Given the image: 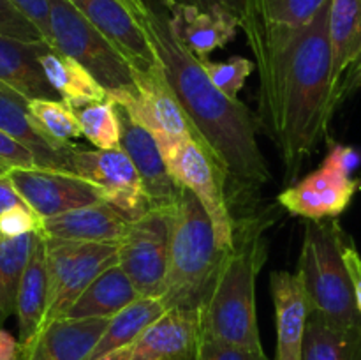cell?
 <instances>
[{
  "mask_svg": "<svg viewBox=\"0 0 361 360\" xmlns=\"http://www.w3.org/2000/svg\"><path fill=\"white\" fill-rule=\"evenodd\" d=\"M328 20L330 0L302 27L240 25L259 73L257 124L274 141L288 180L296 179L335 113Z\"/></svg>",
  "mask_w": 361,
  "mask_h": 360,
  "instance_id": "cell-1",
  "label": "cell"
},
{
  "mask_svg": "<svg viewBox=\"0 0 361 360\" xmlns=\"http://www.w3.org/2000/svg\"><path fill=\"white\" fill-rule=\"evenodd\" d=\"M166 78L189 116L197 140L214 157L226 179L252 189L270 182L268 162L257 145V120L240 99L222 94L194 56L173 34L164 6H148L141 20Z\"/></svg>",
  "mask_w": 361,
  "mask_h": 360,
  "instance_id": "cell-2",
  "label": "cell"
},
{
  "mask_svg": "<svg viewBox=\"0 0 361 360\" xmlns=\"http://www.w3.org/2000/svg\"><path fill=\"white\" fill-rule=\"evenodd\" d=\"M264 224L247 221L235 233L201 311V334L215 341L263 352L256 314V277L267 260Z\"/></svg>",
  "mask_w": 361,
  "mask_h": 360,
  "instance_id": "cell-3",
  "label": "cell"
},
{
  "mask_svg": "<svg viewBox=\"0 0 361 360\" xmlns=\"http://www.w3.org/2000/svg\"><path fill=\"white\" fill-rule=\"evenodd\" d=\"M226 253L217 246L214 224L201 201L183 187L171 210L169 263L162 292L168 309H200Z\"/></svg>",
  "mask_w": 361,
  "mask_h": 360,
  "instance_id": "cell-4",
  "label": "cell"
},
{
  "mask_svg": "<svg viewBox=\"0 0 361 360\" xmlns=\"http://www.w3.org/2000/svg\"><path fill=\"white\" fill-rule=\"evenodd\" d=\"M344 229L337 221H309L303 235L298 274L305 284L310 309L341 328H361L351 279L342 258Z\"/></svg>",
  "mask_w": 361,
  "mask_h": 360,
  "instance_id": "cell-5",
  "label": "cell"
},
{
  "mask_svg": "<svg viewBox=\"0 0 361 360\" xmlns=\"http://www.w3.org/2000/svg\"><path fill=\"white\" fill-rule=\"evenodd\" d=\"M51 48L80 62L108 94L134 87L133 67L122 53L69 2H49Z\"/></svg>",
  "mask_w": 361,
  "mask_h": 360,
  "instance_id": "cell-6",
  "label": "cell"
},
{
  "mask_svg": "<svg viewBox=\"0 0 361 360\" xmlns=\"http://www.w3.org/2000/svg\"><path fill=\"white\" fill-rule=\"evenodd\" d=\"M46 239L48 307L42 328L66 316L92 281L118 263V244ZM41 328V330H42Z\"/></svg>",
  "mask_w": 361,
  "mask_h": 360,
  "instance_id": "cell-7",
  "label": "cell"
},
{
  "mask_svg": "<svg viewBox=\"0 0 361 360\" xmlns=\"http://www.w3.org/2000/svg\"><path fill=\"white\" fill-rule=\"evenodd\" d=\"M133 88L111 92L108 95L113 102L129 113L134 122L143 126L155 138L162 154L187 138L197 140L189 116L185 115L166 78L164 66L157 67L152 73L133 71Z\"/></svg>",
  "mask_w": 361,
  "mask_h": 360,
  "instance_id": "cell-8",
  "label": "cell"
},
{
  "mask_svg": "<svg viewBox=\"0 0 361 360\" xmlns=\"http://www.w3.org/2000/svg\"><path fill=\"white\" fill-rule=\"evenodd\" d=\"M166 164L180 187L196 194L214 224L217 246L229 251L235 246L236 226L226 194V175L203 145L194 138L176 143L164 154Z\"/></svg>",
  "mask_w": 361,
  "mask_h": 360,
  "instance_id": "cell-9",
  "label": "cell"
},
{
  "mask_svg": "<svg viewBox=\"0 0 361 360\" xmlns=\"http://www.w3.org/2000/svg\"><path fill=\"white\" fill-rule=\"evenodd\" d=\"M69 172L90 182L102 200L136 221L152 210L140 173L122 148L99 150L73 145L69 152Z\"/></svg>",
  "mask_w": 361,
  "mask_h": 360,
  "instance_id": "cell-10",
  "label": "cell"
},
{
  "mask_svg": "<svg viewBox=\"0 0 361 360\" xmlns=\"http://www.w3.org/2000/svg\"><path fill=\"white\" fill-rule=\"evenodd\" d=\"M175 207V205H173ZM171 210H150L130 222L118 244V265L140 296H162L169 263Z\"/></svg>",
  "mask_w": 361,
  "mask_h": 360,
  "instance_id": "cell-11",
  "label": "cell"
},
{
  "mask_svg": "<svg viewBox=\"0 0 361 360\" xmlns=\"http://www.w3.org/2000/svg\"><path fill=\"white\" fill-rule=\"evenodd\" d=\"M7 175L25 203L41 219L104 201L101 193L76 173L46 168H11Z\"/></svg>",
  "mask_w": 361,
  "mask_h": 360,
  "instance_id": "cell-12",
  "label": "cell"
},
{
  "mask_svg": "<svg viewBox=\"0 0 361 360\" xmlns=\"http://www.w3.org/2000/svg\"><path fill=\"white\" fill-rule=\"evenodd\" d=\"M129 62L133 71L152 73L162 66L141 21L120 0H69Z\"/></svg>",
  "mask_w": 361,
  "mask_h": 360,
  "instance_id": "cell-13",
  "label": "cell"
},
{
  "mask_svg": "<svg viewBox=\"0 0 361 360\" xmlns=\"http://www.w3.org/2000/svg\"><path fill=\"white\" fill-rule=\"evenodd\" d=\"M115 108L120 122V148L129 155L140 173L152 210H169L180 198L183 187L173 179L155 138L143 126L134 122L122 106L115 102Z\"/></svg>",
  "mask_w": 361,
  "mask_h": 360,
  "instance_id": "cell-14",
  "label": "cell"
},
{
  "mask_svg": "<svg viewBox=\"0 0 361 360\" xmlns=\"http://www.w3.org/2000/svg\"><path fill=\"white\" fill-rule=\"evenodd\" d=\"M360 182L321 164L316 172L279 194L277 201L289 214L309 221H323L341 215L351 203Z\"/></svg>",
  "mask_w": 361,
  "mask_h": 360,
  "instance_id": "cell-15",
  "label": "cell"
},
{
  "mask_svg": "<svg viewBox=\"0 0 361 360\" xmlns=\"http://www.w3.org/2000/svg\"><path fill=\"white\" fill-rule=\"evenodd\" d=\"M173 34L197 59L228 46L236 37L240 18L224 7L203 9L180 0H162Z\"/></svg>",
  "mask_w": 361,
  "mask_h": 360,
  "instance_id": "cell-16",
  "label": "cell"
},
{
  "mask_svg": "<svg viewBox=\"0 0 361 360\" xmlns=\"http://www.w3.org/2000/svg\"><path fill=\"white\" fill-rule=\"evenodd\" d=\"M201 311L173 307L133 344L130 360H197Z\"/></svg>",
  "mask_w": 361,
  "mask_h": 360,
  "instance_id": "cell-17",
  "label": "cell"
},
{
  "mask_svg": "<svg viewBox=\"0 0 361 360\" xmlns=\"http://www.w3.org/2000/svg\"><path fill=\"white\" fill-rule=\"evenodd\" d=\"M331 48V104L353 92L361 67V0H330L328 20Z\"/></svg>",
  "mask_w": 361,
  "mask_h": 360,
  "instance_id": "cell-18",
  "label": "cell"
},
{
  "mask_svg": "<svg viewBox=\"0 0 361 360\" xmlns=\"http://www.w3.org/2000/svg\"><path fill=\"white\" fill-rule=\"evenodd\" d=\"M277 348L275 360H302L303 337L310 313L305 284L298 272L275 270L270 275Z\"/></svg>",
  "mask_w": 361,
  "mask_h": 360,
  "instance_id": "cell-19",
  "label": "cell"
},
{
  "mask_svg": "<svg viewBox=\"0 0 361 360\" xmlns=\"http://www.w3.org/2000/svg\"><path fill=\"white\" fill-rule=\"evenodd\" d=\"M130 219L108 201L87 205L63 212L55 217L42 219L41 233L49 239L74 242L120 244L130 228Z\"/></svg>",
  "mask_w": 361,
  "mask_h": 360,
  "instance_id": "cell-20",
  "label": "cell"
},
{
  "mask_svg": "<svg viewBox=\"0 0 361 360\" xmlns=\"http://www.w3.org/2000/svg\"><path fill=\"white\" fill-rule=\"evenodd\" d=\"M109 320L111 318L55 320L21 349V360H87Z\"/></svg>",
  "mask_w": 361,
  "mask_h": 360,
  "instance_id": "cell-21",
  "label": "cell"
},
{
  "mask_svg": "<svg viewBox=\"0 0 361 360\" xmlns=\"http://www.w3.org/2000/svg\"><path fill=\"white\" fill-rule=\"evenodd\" d=\"M51 49L46 41H21L0 35V88L16 92L27 101L55 99L41 66V55Z\"/></svg>",
  "mask_w": 361,
  "mask_h": 360,
  "instance_id": "cell-22",
  "label": "cell"
},
{
  "mask_svg": "<svg viewBox=\"0 0 361 360\" xmlns=\"http://www.w3.org/2000/svg\"><path fill=\"white\" fill-rule=\"evenodd\" d=\"M27 102L16 92L0 88V129L34 155L37 168L69 172V152L74 143L69 147L53 143L34 122Z\"/></svg>",
  "mask_w": 361,
  "mask_h": 360,
  "instance_id": "cell-23",
  "label": "cell"
},
{
  "mask_svg": "<svg viewBox=\"0 0 361 360\" xmlns=\"http://www.w3.org/2000/svg\"><path fill=\"white\" fill-rule=\"evenodd\" d=\"M46 307H48V263H46V239L37 233L30 260L25 268L16 299V318L20 328L21 349L27 348L44 323Z\"/></svg>",
  "mask_w": 361,
  "mask_h": 360,
  "instance_id": "cell-24",
  "label": "cell"
},
{
  "mask_svg": "<svg viewBox=\"0 0 361 360\" xmlns=\"http://www.w3.org/2000/svg\"><path fill=\"white\" fill-rule=\"evenodd\" d=\"M140 299L130 279L118 263L109 267L88 284L63 318H113Z\"/></svg>",
  "mask_w": 361,
  "mask_h": 360,
  "instance_id": "cell-25",
  "label": "cell"
},
{
  "mask_svg": "<svg viewBox=\"0 0 361 360\" xmlns=\"http://www.w3.org/2000/svg\"><path fill=\"white\" fill-rule=\"evenodd\" d=\"M41 66L53 90L73 109L85 108L94 102L108 101V90L71 56L55 49H48L41 55Z\"/></svg>",
  "mask_w": 361,
  "mask_h": 360,
  "instance_id": "cell-26",
  "label": "cell"
},
{
  "mask_svg": "<svg viewBox=\"0 0 361 360\" xmlns=\"http://www.w3.org/2000/svg\"><path fill=\"white\" fill-rule=\"evenodd\" d=\"M166 311H168V306L162 296H140L109 320L108 327L102 332L101 339L94 346L87 360H95L106 353L134 344L137 337Z\"/></svg>",
  "mask_w": 361,
  "mask_h": 360,
  "instance_id": "cell-27",
  "label": "cell"
},
{
  "mask_svg": "<svg viewBox=\"0 0 361 360\" xmlns=\"http://www.w3.org/2000/svg\"><path fill=\"white\" fill-rule=\"evenodd\" d=\"M302 360H361V328H341L310 309Z\"/></svg>",
  "mask_w": 361,
  "mask_h": 360,
  "instance_id": "cell-28",
  "label": "cell"
},
{
  "mask_svg": "<svg viewBox=\"0 0 361 360\" xmlns=\"http://www.w3.org/2000/svg\"><path fill=\"white\" fill-rule=\"evenodd\" d=\"M37 233L9 236L0 235V325L16 313V299L25 268L30 260Z\"/></svg>",
  "mask_w": 361,
  "mask_h": 360,
  "instance_id": "cell-29",
  "label": "cell"
},
{
  "mask_svg": "<svg viewBox=\"0 0 361 360\" xmlns=\"http://www.w3.org/2000/svg\"><path fill=\"white\" fill-rule=\"evenodd\" d=\"M328 0H245L242 23L267 28H296L309 23Z\"/></svg>",
  "mask_w": 361,
  "mask_h": 360,
  "instance_id": "cell-30",
  "label": "cell"
},
{
  "mask_svg": "<svg viewBox=\"0 0 361 360\" xmlns=\"http://www.w3.org/2000/svg\"><path fill=\"white\" fill-rule=\"evenodd\" d=\"M28 113L32 115L39 129L60 147H69L81 134L76 109L56 99H30L27 102Z\"/></svg>",
  "mask_w": 361,
  "mask_h": 360,
  "instance_id": "cell-31",
  "label": "cell"
},
{
  "mask_svg": "<svg viewBox=\"0 0 361 360\" xmlns=\"http://www.w3.org/2000/svg\"><path fill=\"white\" fill-rule=\"evenodd\" d=\"M81 134L99 150L120 148V122L115 102L111 99L104 102H94L76 109Z\"/></svg>",
  "mask_w": 361,
  "mask_h": 360,
  "instance_id": "cell-32",
  "label": "cell"
},
{
  "mask_svg": "<svg viewBox=\"0 0 361 360\" xmlns=\"http://www.w3.org/2000/svg\"><path fill=\"white\" fill-rule=\"evenodd\" d=\"M204 73L208 74L212 83L231 99H238L240 90L245 85L247 78L256 69L254 60L245 59V56H231L224 62H215L210 59H200Z\"/></svg>",
  "mask_w": 361,
  "mask_h": 360,
  "instance_id": "cell-33",
  "label": "cell"
},
{
  "mask_svg": "<svg viewBox=\"0 0 361 360\" xmlns=\"http://www.w3.org/2000/svg\"><path fill=\"white\" fill-rule=\"evenodd\" d=\"M0 35L21 41H46L42 32L11 0H0Z\"/></svg>",
  "mask_w": 361,
  "mask_h": 360,
  "instance_id": "cell-34",
  "label": "cell"
},
{
  "mask_svg": "<svg viewBox=\"0 0 361 360\" xmlns=\"http://www.w3.org/2000/svg\"><path fill=\"white\" fill-rule=\"evenodd\" d=\"M42 229V219L27 203L9 208L0 215V235L14 236L39 233Z\"/></svg>",
  "mask_w": 361,
  "mask_h": 360,
  "instance_id": "cell-35",
  "label": "cell"
},
{
  "mask_svg": "<svg viewBox=\"0 0 361 360\" xmlns=\"http://www.w3.org/2000/svg\"><path fill=\"white\" fill-rule=\"evenodd\" d=\"M197 360H270L267 353L257 349L242 348V346L228 344V342L215 341L201 334L200 355Z\"/></svg>",
  "mask_w": 361,
  "mask_h": 360,
  "instance_id": "cell-36",
  "label": "cell"
},
{
  "mask_svg": "<svg viewBox=\"0 0 361 360\" xmlns=\"http://www.w3.org/2000/svg\"><path fill=\"white\" fill-rule=\"evenodd\" d=\"M0 164L6 168H37L27 148L0 129Z\"/></svg>",
  "mask_w": 361,
  "mask_h": 360,
  "instance_id": "cell-37",
  "label": "cell"
},
{
  "mask_svg": "<svg viewBox=\"0 0 361 360\" xmlns=\"http://www.w3.org/2000/svg\"><path fill=\"white\" fill-rule=\"evenodd\" d=\"M323 164L351 176L353 172L361 164V150L356 147H349V145L331 143Z\"/></svg>",
  "mask_w": 361,
  "mask_h": 360,
  "instance_id": "cell-38",
  "label": "cell"
},
{
  "mask_svg": "<svg viewBox=\"0 0 361 360\" xmlns=\"http://www.w3.org/2000/svg\"><path fill=\"white\" fill-rule=\"evenodd\" d=\"M44 35L51 46V28H49V2L51 0H11Z\"/></svg>",
  "mask_w": 361,
  "mask_h": 360,
  "instance_id": "cell-39",
  "label": "cell"
},
{
  "mask_svg": "<svg viewBox=\"0 0 361 360\" xmlns=\"http://www.w3.org/2000/svg\"><path fill=\"white\" fill-rule=\"evenodd\" d=\"M342 258H344L345 268H348L349 279H351L353 292H355L356 307L361 316V254L356 249L355 242L349 239V235H342Z\"/></svg>",
  "mask_w": 361,
  "mask_h": 360,
  "instance_id": "cell-40",
  "label": "cell"
},
{
  "mask_svg": "<svg viewBox=\"0 0 361 360\" xmlns=\"http://www.w3.org/2000/svg\"><path fill=\"white\" fill-rule=\"evenodd\" d=\"M23 198L20 196V193L14 187L13 180L9 179V175L6 173H0V215L4 212H7L9 208L18 207V205H23Z\"/></svg>",
  "mask_w": 361,
  "mask_h": 360,
  "instance_id": "cell-41",
  "label": "cell"
},
{
  "mask_svg": "<svg viewBox=\"0 0 361 360\" xmlns=\"http://www.w3.org/2000/svg\"><path fill=\"white\" fill-rule=\"evenodd\" d=\"M180 2L194 4V6H200L203 9H210V7H224L229 13L236 14L238 18L243 16V11H245V0H180Z\"/></svg>",
  "mask_w": 361,
  "mask_h": 360,
  "instance_id": "cell-42",
  "label": "cell"
},
{
  "mask_svg": "<svg viewBox=\"0 0 361 360\" xmlns=\"http://www.w3.org/2000/svg\"><path fill=\"white\" fill-rule=\"evenodd\" d=\"M0 360H21L20 341L4 328H0Z\"/></svg>",
  "mask_w": 361,
  "mask_h": 360,
  "instance_id": "cell-43",
  "label": "cell"
},
{
  "mask_svg": "<svg viewBox=\"0 0 361 360\" xmlns=\"http://www.w3.org/2000/svg\"><path fill=\"white\" fill-rule=\"evenodd\" d=\"M120 2H122L123 6H126L127 9H129L130 13H133L140 21L147 16V13H148L147 0H120Z\"/></svg>",
  "mask_w": 361,
  "mask_h": 360,
  "instance_id": "cell-44",
  "label": "cell"
},
{
  "mask_svg": "<svg viewBox=\"0 0 361 360\" xmlns=\"http://www.w3.org/2000/svg\"><path fill=\"white\" fill-rule=\"evenodd\" d=\"M130 355H133V344L126 346V348L115 349L111 353H106V355L99 356L95 360H130Z\"/></svg>",
  "mask_w": 361,
  "mask_h": 360,
  "instance_id": "cell-45",
  "label": "cell"
},
{
  "mask_svg": "<svg viewBox=\"0 0 361 360\" xmlns=\"http://www.w3.org/2000/svg\"><path fill=\"white\" fill-rule=\"evenodd\" d=\"M361 83V73H360V76H358V85Z\"/></svg>",
  "mask_w": 361,
  "mask_h": 360,
  "instance_id": "cell-46",
  "label": "cell"
}]
</instances>
